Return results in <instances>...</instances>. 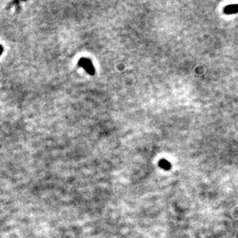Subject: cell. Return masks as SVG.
Returning a JSON list of instances; mask_svg holds the SVG:
<instances>
[{
  "instance_id": "7a4b0ae2",
  "label": "cell",
  "mask_w": 238,
  "mask_h": 238,
  "mask_svg": "<svg viewBox=\"0 0 238 238\" xmlns=\"http://www.w3.org/2000/svg\"><path fill=\"white\" fill-rule=\"evenodd\" d=\"M224 13L226 14H234L238 13V5H229L224 8Z\"/></svg>"
},
{
  "instance_id": "6da1fadb",
  "label": "cell",
  "mask_w": 238,
  "mask_h": 238,
  "mask_svg": "<svg viewBox=\"0 0 238 238\" xmlns=\"http://www.w3.org/2000/svg\"><path fill=\"white\" fill-rule=\"evenodd\" d=\"M79 66L82 67L83 69H85L87 73H89L90 75H93L95 73V70H94V67L92 64V61L88 58H85V57H82L79 60V63H78Z\"/></svg>"
},
{
  "instance_id": "277c9868",
  "label": "cell",
  "mask_w": 238,
  "mask_h": 238,
  "mask_svg": "<svg viewBox=\"0 0 238 238\" xmlns=\"http://www.w3.org/2000/svg\"><path fill=\"white\" fill-rule=\"evenodd\" d=\"M3 50H3V47H2L1 45H0V56H1V54L3 53Z\"/></svg>"
},
{
  "instance_id": "3957f363",
  "label": "cell",
  "mask_w": 238,
  "mask_h": 238,
  "mask_svg": "<svg viewBox=\"0 0 238 238\" xmlns=\"http://www.w3.org/2000/svg\"><path fill=\"white\" fill-rule=\"evenodd\" d=\"M159 166L162 168V169H165V170H169L170 169H171V164H170V162H169L167 160H165V159H162V160H161L160 162H159Z\"/></svg>"
}]
</instances>
